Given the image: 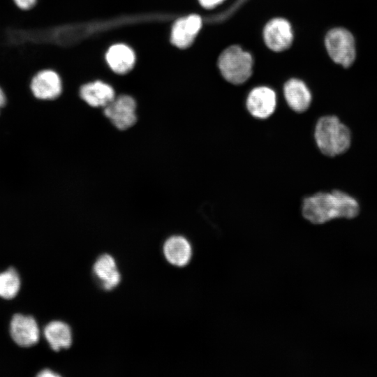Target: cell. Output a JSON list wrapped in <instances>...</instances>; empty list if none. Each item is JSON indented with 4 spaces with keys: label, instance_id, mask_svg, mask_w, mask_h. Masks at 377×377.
<instances>
[{
    "label": "cell",
    "instance_id": "cell-6",
    "mask_svg": "<svg viewBox=\"0 0 377 377\" xmlns=\"http://www.w3.org/2000/svg\"><path fill=\"white\" fill-rule=\"evenodd\" d=\"M137 103L135 98L128 94L116 96L104 108V114L119 130H126L137 121Z\"/></svg>",
    "mask_w": 377,
    "mask_h": 377
},
{
    "label": "cell",
    "instance_id": "cell-12",
    "mask_svg": "<svg viewBox=\"0 0 377 377\" xmlns=\"http://www.w3.org/2000/svg\"><path fill=\"white\" fill-rule=\"evenodd\" d=\"M10 335L13 341L22 347L36 344L39 339V329L35 319L30 316L15 314L10 322Z\"/></svg>",
    "mask_w": 377,
    "mask_h": 377
},
{
    "label": "cell",
    "instance_id": "cell-14",
    "mask_svg": "<svg viewBox=\"0 0 377 377\" xmlns=\"http://www.w3.org/2000/svg\"><path fill=\"white\" fill-rule=\"evenodd\" d=\"M163 253L166 260L170 264L177 267H184L191 259L192 247L186 238L175 235L165 241L163 245Z\"/></svg>",
    "mask_w": 377,
    "mask_h": 377
},
{
    "label": "cell",
    "instance_id": "cell-21",
    "mask_svg": "<svg viewBox=\"0 0 377 377\" xmlns=\"http://www.w3.org/2000/svg\"><path fill=\"white\" fill-rule=\"evenodd\" d=\"M38 376L40 377H55V376H59V374L54 373L50 369H45L41 371L38 375Z\"/></svg>",
    "mask_w": 377,
    "mask_h": 377
},
{
    "label": "cell",
    "instance_id": "cell-20",
    "mask_svg": "<svg viewBox=\"0 0 377 377\" xmlns=\"http://www.w3.org/2000/svg\"><path fill=\"white\" fill-rule=\"evenodd\" d=\"M7 103V96L6 94L2 88V87L0 85V110L3 108Z\"/></svg>",
    "mask_w": 377,
    "mask_h": 377
},
{
    "label": "cell",
    "instance_id": "cell-2",
    "mask_svg": "<svg viewBox=\"0 0 377 377\" xmlns=\"http://www.w3.org/2000/svg\"><path fill=\"white\" fill-rule=\"evenodd\" d=\"M314 137L320 151L328 156L344 153L351 142L349 128L338 117L332 115L324 116L318 119Z\"/></svg>",
    "mask_w": 377,
    "mask_h": 377
},
{
    "label": "cell",
    "instance_id": "cell-4",
    "mask_svg": "<svg viewBox=\"0 0 377 377\" xmlns=\"http://www.w3.org/2000/svg\"><path fill=\"white\" fill-rule=\"evenodd\" d=\"M331 59L343 67L350 66L355 58V45L353 35L343 28L331 29L325 40Z\"/></svg>",
    "mask_w": 377,
    "mask_h": 377
},
{
    "label": "cell",
    "instance_id": "cell-5",
    "mask_svg": "<svg viewBox=\"0 0 377 377\" xmlns=\"http://www.w3.org/2000/svg\"><path fill=\"white\" fill-rule=\"evenodd\" d=\"M63 84V80L57 71L45 68L32 75L29 82V88L36 99L53 101L61 96Z\"/></svg>",
    "mask_w": 377,
    "mask_h": 377
},
{
    "label": "cell",
    "instance_id": "cell-1",
    "mask_svg": "<svg viewBox=\"0 0 377 377\" xmlns=\"http://www.w3.org/2000/svg\"><path fill=\"white\" fill-rule=\"evenodd\" d=\"M359 212L357 201L339 190L315 193L305 198L302 205L303 216L314 224H322L336 218L353 219Z\"/></svg>",
    "mask_w": 377,
    "mask_h": 377
},
{
    "label": "cell",
    "instance_id": "cell-15",
    "mask_svg": "<svg viewBox=\"0 0 377 377\" xmlns=\"http://www.w3.org/2000/svg\"><path fill=\"white\" fill-rule=\"evenodd\" d=\"M93 270L95 276L105 290H112L120 282L121 275L115 260L109 254L101 256L94 263Z\"/></svg>",
    "mask_w": 377,
    "mask_h": 377
},
{
    "label": "cell",
    "instance_id": "cell-3",
    "mask_svg": "<svg viewBox=\"0 0 377 377\" xmlns=\"http://www.w3.org/2000/svg\"><path fill=\"white\" fill-rule=\"evenodd\" d=\"M218 66L227 81L239 84L246 82L251 75L253 58L239 46L232 45L220 54Z\"/></svg>",
    "mask_w": 377,
    "mask_h": 377
},
{
    "label": "cell",
    "instance_id": "cell-7",
    "mask_svg": "<svg viewBox=\"0 0 377 377\" xmlns=\"http://www.w3.org/2000/svg\"><path fill=\"white\" fill-rule=\"evenodd\" d=\"M201 27L202 19L198 15L179 17L172 25L170 41L179 49H186L191 45Z\"/></svg>",
    "mask_w": 377,
    "mask_h": 377
},
{
    "label": "cell",
    "instance_id": "cell-18",
    "mask_svg": "<svg viewBox=\"0 0 377 377\" xmlns=\"http://www.w3.org/2000/svg\"><path fill=\"white\" fill-rule=\"evenodd\" d=\"M13 5L21 11H29L38 3L39 0H11Z\"/></svg>",
    "mask_w": 377,
    "mask_h": 377
},
{
    "label": "cell",
    "instance_id": "cell-9",
    "mask_svg": "<svg viewBox=\"0 0 377 377\" xmlns=\"http://www.w3.org/2000/svg\"><path fill=\"white\" fill-rule=\"evenodd\" d=\"M108 68L117 75H126L134 68L137 57L135 50L124 43L111 45L105 53Z\"/></svg>",
    "mask_w": 377,
    "mask_h": 377
},
{
    "label": "cell",
    "instance_id": "cell-11",
    "mask_svg": "<svg viewBox=\"0 0 377 377\" xmlns=\"http://www.w3.org/2000/svg\"><path fill=\"white\" fill-rule=\"evenodd\" d=\"M263 37L269 49L281 52L290 46L293 34L291 26L286 20L274 18L265 25Z\"/></svg>",
    "mask_w": 377,
    "mask_h": 377
},
{
    "label": "cell",
    "instance_id": "cell-8",
    "mask_svg": "<svg viewBox=\"0 0 377 377\" xmlns=\"http://www.w3.org/2000/svg\"><path fill=\"white\" fill-rule=\"evenodd\" d=\"M277 98L275 91L270 87L260 86L253 88L249 94L246 105L249 113L255 118L265 119L275 111Z\"/></svg>",
    "mask_w": 377,
    "mask_h": 377
},
{
    "label": "cell",
    "instance_id": "cell-19",
    "mask_svg": "<svg viewBox=\"0 0 377 377\" xmlns=\"http://www.w3.org/2000/svg\"><path fill=\"white\" fill-rule=\"evenodd\" d=\"M200 4L207 9L212 8L225 0H198Z\"/></svg>",
    "mask_w": 377,
    "mask_h": 377
},
{
    "label": "cell",
    "instance_id": "cell-16",
    "mask_svg": "<svg viewBox=\"0 0 377 377\" xmlns=\"http://www.w3.org/2000/svg\"><path fill=\"white\" fill-rule=\"evenodd\" d=\"M44 335L51 348L55 351L68 348L72 343L71 328L61 321L48 323L44 329Z\"/></svg>",
    "mask_w": 377,
    "mask_h": 377
},
{
    "label": "cell",
    "instance_id": "cell-10",
    "mask_svg": "<svg viewBox=\"0 0 377 377\" xmlns=\"http://www.w3.org/2000/svg\"><path fill=\"white\" fill-rule=\"evenodd\" d=\"M79 95L91 107L105 108L116 97V92L108 82L97 79L82 84Z\"/></svg>",
    "mask_w": 377,
    "mask_h": 377
},
{
    "label": "cell",
    "instance_id": "cell-17",
    "mask_svg": "<svg viewBox=\"0 0 377 377\" xmlns=\"http://www.w3.org/2000/svg\"><path fill=\"white\" fill-rule=\"evenodd\" d=\"M20 287V278L14 268L0 274V297L12 299L18 293Z\"/></svg>",
    "mask_w": 377,
    "mask_h": 377
},
{
    "label": "cell",
    "instance_id": "cell-13",
    "mask_svg": "<svg viewBox=\"0 0 377 377\" xmlns=\"http://www.w3.org/2000/svg\"><path fill=\"white\" fill-rule=\"evenodd\" d=\"M283 94L288 106L296 112H303L310 106L311 92L304 82L293 78L283 87Z\"/></svg>",
    "mask_w": 377,
    "mask_h": 377
}]
</instances>
